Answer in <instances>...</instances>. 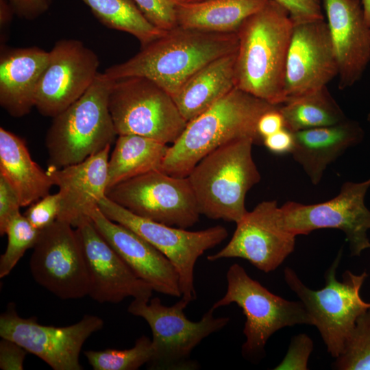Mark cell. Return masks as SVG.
<instances>
[{
  "label": "cell",
  "mask_w": 370,
  "mask_h": 370,
  "mask_svg": "<svg viewBox=\"0 0 370 370\" xmlns=\"http://www.w3.org/2000/svg\"><path fill=\"white\" fill-rule=\"evenodd\" d=\"M236 33H214L177 26L166 31L127 61L104 73L112 80L147 77L173 97L199 69L220 57L237 51Z\"/></svg>",
  "instance_id": "6da1fadb"
},
{
  "label": "cell",
  "mask_w": 370,
  "mask_h": 370,
  "mask_svg": "<svg viewBox=\"0 0 370 370\" xmlns=\"http://www.w3.org/2000/svg\"><path fill=\"white\" fill-rule=\"evenodd\" d=\"M294 23L288 12L269 0L236 34V87L271 104L286 100L285 72Z\"/></svg>",
  "instance_id": "7a4b0ae2"
},
{
  "label": "cell",
  "mask_w": 370,
  "mask_h": 370,
  "mask_svg": "<svg viewBox=\"0 0 370 370\" xmlns=\"http://www.w3.org/2000/svg\"><path fill=\"white\" fill-rule=\"evenodd\" d=\"M277 106L237 87L205 112L187 123L169 147L160 170L177 177H186L207 154L235 140L251 138L262 143L257 131L260 116Z\"/></svg>",
  "instance_id": "3957f363"
},
{
  "label": "cell",
  "mask_w": 370,
  "mask_h": 370,
  "mask_svg": "<svg viewBox=\"0 0 370 370\" xmlns=\"http://www.w3.org/2000/svg\"><path fill=\"white\" fill-rule=\"evenodd\" d=\"M251 138L226 143L205 156L186 176L201 214L238 223L247 212V192L261 179L253 159Z\"/></svg>",
  "instance_id": "277c9868"
},
{
  "label": "cell",
  "mask_w": 370,
  "mask_h": 370,
  "mask_svg": "<svg viewBox=\"0 0 370 370\" xmlns=\"http://www.w3.org/2000/svg\"><path fill=\"white\" fill-rule=\"evenodd\" d=\"M113 83L98 73L79 99L52 118L45 138L51 165L79 163L114 141L118 135L108 108Z\"/></svg>",
  "instance_id": "5b68a950"
},
{
  "label": "cell",
  "mask_w": 370,
  "mask_h": 370,
  "mask_svg": "<svg viewBox=\"0 0 370 370\" xmlns=\"http://www.w3.org/2000/svg\"><path fill=\"white\" fill-rule=\"evenodd\" d=\"M342 251L325 273V285L319 290L306 286L290 267L284 270L288 286L299 298L310 314L312 325L319 330L328 352L338 358L344 351L358 317L370 308V302L364 301L360 294L368 274H355L350 271L336 278V269Z\"/></svg>",
  "instance_id": "8992f818"
},
{
  "label": "cell",
  "mask_w": 370,
  "mask_h": 370,
  "mask_svg": "<svg viewBox=\"0 0 370 370\" xmlns=\"http://www.w3.org/2000/svg\"><path fill=\"white\" fill-rule=\"evenodd\" d=\"M189 303L182 297L167 306L158 297L134 299L128 312L144 319L152 333L153 357L151 369H195L197 363L190 359L194 348L203 339L223 329L230 321L227 317H215L212 307L198 321L189 320L184 309Z\"/></svg>",
  "instance_id": "52a82bcc"
},
{
  "label": "cell",
  "mask_w": 370,
  "mask_h": 370,
  "mask_svg": "<svg viewBox=\"0 0 370 370\" xmlns=\"http://www.w3.org/2000/svg\"><path fill=\"white\" fill-rule=\"evenodd\" d=\"M227 290L212 306L214 310L235 303L246 317L242 346L244 357L264 356V347L276 331L295 325H312V319L301 301H288L270 292L251 278L238 264H232L226 274Z\"/></svg>",
  "instance_id": "ba28073f"
},
{
  "label": "cell",
  "mask_w": 370,
  "mask_h": 370,
  "mask_svg": "<svg viewBox=\"0 0 370 370\" xmlns=\"http://www.w3.org/2000/svg\"><path fill=\"white\" fill-rule=\"evenodd\" d=\"M108 108L118 136L135 134L173 144L188 123L172 96L144 77L114 80Z\"/></svg>",
  "instance_id": "9c48e42d"
},
{
  "label": "cell",
  "mask_w": 370,
  "mask_h": 370,
  "mask_svg": "<svg viewBox=\"0 0 370 370\" xmlns=\"http://www.w3.org/2000/svg\"><path fill=\"white\" fill-rule=\"evenodd\" d=\"M99 208L109 219L130 229L163 254L178 273L182 297L188 303L196 299L195 264L206 251L227 237L225 227L216 225L189 231L170 226L137 216L106 196L99 201Z\"/></svg>",
  "instance_id": "30bf717a"
},
{
  "label": "cell",
  "mask_w": 370,
  "mask_h": 370,
  "mask_svg": "<svg viewBox=\"0 0 370 370\" xmlns=\"http://www.w3.org/2000/svg\"><path fill=\"white\" fill-rule=\"evenodd\" d=\"M369 187L370 178L362 182H347L328 201L314 204L288 201L279 207L280 223L295 236L322 228L340 230L345 234L351 256H360L370 248V210L365 204Z\"/></svg>",
  "instance_id": "8fae6325"
},
{
  "label": "cell",
  "mask_w": 370,
  "mask_h": 370,
  "mask_svg": "<svg viewBox=\"0 0 370 370\" xmlns=\"http://www.w3.org/2000/svg\"><path fill=\"white\" fill-rule=\"evenodd\" d=\"M106 196L133 214L170 226L187 229L201 212L187 177L152 171L107 189Z\"/></svg>",
  "instance_id": "7c38bea8"
},
{
  "label": "cell",
  "mask_w": 370,
  "mask_h": 370,
  "mask_svg": "<svg viewBox=\"0 0 370 370\" xmlns=\"http://www.w3.org/2000/svg\"><path fill=\"white\" fill-rule=\"evenodd\" d=\"M103 319L86 314L66 327L44 325L36 317L19 316L14 303L0 317V336L13 341L54 370H82L79 354L86 339L103 326Z\"/></svg>",
  "instance_id": "4fadbf2b"
},
{
  "label": "cell",
  "mask_w": 370,
  "mask_h": 370,
  "mask_svg": "<svg viewBox=\"0 0 370 370\" xmlns=\"http://www.w3.org/2000/svg\"><path fill=\"white\" fill-rule=\"evenodd\" d=\"M73 227L56 220L41 230L29 261L35 281L62 299H79L88 293L84 254Z\"/></svg>",
  "instance_id": "5bb4252c"
},
{
  "label": "cell",
  "mask_w": 370,
  "mask_h": 370,
  "mask_svg": "<svg viewBox=\"0 0 370 370\" xmlns=\"http://www.w3.org/2000/svg\"><path fill=\"white\" fill-rule=\"evenodd\" d=\"M99 65L97 53L82 41H57L37 86L35 108L45 116L55 117L86 92Z\"/></svg>",
  "instance_id": "9a60e30c"
},
{
  "label": "cell",
  "mask_w": 370,
  "mask_h": 370,
  "mask_svg": "<svg viewBox=\"0 0 370 370\" xmlns=\"http://www.w3.org/2000/svg\"><path fill=\"white\" fill-rule=\"evenodd\" d=\"M236 224L229 243L208 256L209 261L239 258L269 273L280 267L295 249L296 236L281 226L275 200L259 203Z\"/></svg>",
  "instance_id": "2e32d148"
},
{
  "label": "cell",
  "mask_w": 370,
  "mask_h": 370,
  "mask_svg": "<svg viewBox=\"0 0 370 370\" xmlns=\"http://www.w3.org/2000/svg\"><path fill=\"white\" fill-rule=\"evenodd\" d=\"M88 278V293L99 303L117 304L127 297L150 299L153 289L138 278L101 235L90 218L75 227Z\"/></svg>",
  "instance_id": "e0dca14e"
},
{
  "label": "cell",
  "mask_w": 370,
  "mask_h": 370,
  "mask_svg": "<svg viewBox=\"0 0 370 370\" xmlns=\"http://www.w3.org/2000/svg\"><path fill=\"white\" fill-rule=\"evenodd\" d=\"M336 76V58L324 18L294 25L286 64V99L327 86Z\"/></svg>",
  "instance_id": "ac0fdd59"
},
{
  "label": "cell",
  "mask_w": 370,
  "mask_h": 370,
  "mask_svg": "<svg viewBox=\"0 0 370 370\" xmlns=\"http://www.w3.org/2000/svg\"><path fill=\"white\" fill-rule=\"evenodd\" d=\"M89 218L134 274L153 291L182 297L178 273L163 254L130 229L109 219L99 207L90 212Z\"/></svg>",
  "instance_id": "d6986e66"
},
{
  "label": "cell",
  "mask_w": 370,
  "mask_h": 370,
  "mask_svg": "<svg viewBox=\"0 0 370 370\" xmlns=\"http://www.w3.org/2000/svg\"><path fill=\"white\" fill-rule=\"evenodd\" d=\"M338 64V88L353 86L370 61V27L360 0H322Z\"/></svg>",
  "instance_id": "ffe728a7"
},
{
  "label": "cell",
  "mask_w": 370,
  "mask_h": 370,
  "mask_svg": "<svg viewBox=\"0 0 370 370\" xmlns=\"http://www.w3.org/2000/svg\"><path fill=\"white\" fill-rule=\"evenodd\" d=\"M110 146L84 160L63 167L49 165L46 171L60 197L57 220L76 227L99 207L108 189V164Z\"/></svg>",
  "instance_id": "44dd1931"
},
{
  "label": "cell",
  "mask_w": 370,
  "mask_h": 370,
  "mask_svg": "<svg viewBox=\"0 0 370 370\" xmlns=\"http://www.w3.org/2000/svg\"><path fill=\"white\" fill-rule=\"evenodd\" d=\"M49 59V51L36 46H1L0 105L10 116H24L35 107L37 86Z\"/></svg>",
  "instance_id": "7402d4cb"
},
{
  "label": "cell",
  "mask_w": 370,
  "mask_h": 370,
  "mask_svg": "<svg viewBox=\"0 0 370 370\" xmlns=\"http://www.w3.org/2000/svg\"><path fill=\"white\" fill-rule=\"evenodd\" d=\"M291 153L314 185L318 184L327 167L347 149L362 142L364 132L360 124L346 120L330 126L293 132Z\"/></svg>",
  "instance_id": "603a6c76"
},
{
  "label": "cell",
  "mask_w": 370,
  "mask_h": 370,
  "mask_svg": "<svg viewBox=\"0 0 370 370\" xmlns=\"http://www.w3.org/2000/svg\"><path fill=\"white\" fill-rule=\"evenodd\" d=\"M0 176L12 187L21 207L29 206L49 194L53 183L35 162L25 142L0 128Z\"/></svg>",
  "instance_id": "cb8c5ba5"
},
{
  "label": "cell",
  "mask_w": 370,
  "mask_h": 370,
  "mask_svg": "<svg viewBox=\"0 0 370 370\" xmlns=\"http://www.w3.org/2000/svg\"><path fill=\"white\" fill-rule=\"evenodd\" d=\"M236 53L220 57L201 67L173 97L187 122L205 112L236 87Z\"/></svg>",
  "instance_id": "d4e9b609"
},
{
  "label": "cell",
  "mask_w": 370,
  "mask_h": 370,
  "mask_svg": "<svg viewBox=\"0 0 370 370\" xmlns=\"http://www.w3.org/2000/svg\"><path fill=\"white\" fill-rule=\"evenodd\" d=\"M269 0H204L175 4L177 25L214 33H236Z\"/></svg>",
  "instance_id": "484cf974"
},
{
  "label": "cell",
  "mask_w": 370,
  "mask_h": 370,
  "mask_svg": "<svg viewBox=\"0 0 370 370\" xmlns=\"http://www.w3.org/2000/svg\"><path fill=\"white\" fill-rule=\"evenodd\" d=\"M169 146L147 137L119 135L108 164V188L119 183L160 170Z\"/></svg>",
  "instance_id": "4316f807"
},
{
  "label": "cell",
  "mask_w": 370,
  "mask_h": 370,
  "mask_svg": "<svg viewBox=\"0 0 370 370\" xmlns=\"http://www.w3.org/2000/svg\"><path fill=\"white\" fill-rule=\"evenodd\" d=\"M280 110L285 127L293 132L333 125L347 119L327 86L286 99Z\"/></svg>",
  "instance_id": "83f0119b"
},
{
  "label": "cell",
  "mask_w": 370,
  "mask_h": 370,
  "mask_svg": "<svg viewBox=\"0 0 370 370\" xmlns=\"http://www.w3.org/2000/svg\"><path fill=\"white\" fill-rule=\"evenodd\" d=\"M81 1L102 25L132 34L139 40L141 47L166 32L151 23L132 0Z\"/></svg>",
  "instance_id": "f1b7e54d"
},
{
  "label": "cell",
  "mask_w": 370,
  "mask_h": 370,
  "mask_svg": "<svg viewBox=\"0 0 370 370\" xmlns=\"http://www.w3.org/2000/svg\"><path fill=\"white\" fill-rule=\"evenodd\" d=\"M153 354L151 340L145 335L138 338L130 349L84 352L94 370H136L149 363Z\"/></svg>",
  "instance_id": "f546056e"
},
{
  "label": "cell",
  "mask_w": 370,
  "mask_h": 370,
  "mask_svg": "<svg viewBox=\"0 0 370 370\" xmlns=\"http://www.w3.org/2000/svg\"><path fill=\"white\" fill-rule=\"evenodd\" d=\"M332 368L339 370H370V308L360 314L343 353Z\"/></svg>",
  "instance_id": "4dcf8cb0"
},
{
  "label": "cell",
  "mask_w": 370,
  "mask_h": 370,
  "mask_svg": "<svg viewBox=\"0 0 370 370\" xmlns=\"http://www.w3.org/2000/svg\"><path fill=\"white\" fill-rule=\"evenodd\" d=\"M40 231L34 227L21 213L9 222L5 234L8 245L0 257V278L8 275L25 251L34 247Z\"/></svg>",
  "instance_id": "1f68e13d"
},
{
  "label": "cell",
  "mask_w": 370,
  "mask_h": 370,
  "mask_svg": "<svg viewBox=\"0 0 370 370\" xmlns=\"http://www.w3.org/2000/svg\"><path fill=\"white\" fill-rule=\"evenodd\" d=\"M156 27L168 31L177 27L175 3L171 0H132Z\"/></svg>",
  "instance_id": "d6a6232c"
},
{
  "label": "cell",
  "mask_w": 370,
  "mask_h": 370,
  "mask_svg": "<svg viewBox=\"0 0 370 370\" xmlns=\"http://www.w3.org/2000/svg\"><path fill=\"white\" fill-rule=\"evenodd\" d=\"M60 206L59 193L48 194L29 206L23 215L34 227L41 231L58 219Z\"/></svg>",
  "instance_id": "836d02e7"
},
{
  "label": "cell",
  "mask_w": 370,
  "mask_h": 370,
  "mask_svg": "<svg viewBox=\"0 0 370 370\" xmlns=\"http://www.w3.org/2000/svg\"><path fill=\"white\" fill-rule=\"evenodd\" d=\"M312 349V340L307 334H299L295 336L291 340L286 356L274 369H308V360Z\"/></svg>",
  "instance_id": "e575fe53"
},
{
  "label": "cell",
  "mask_w": 370,
  "mask_h": 370,
  "mask_svg": "<svg viewBox=\"0 0 370 370\" xmlns=\"http://www.w3.org/2000/svg\"><path fill=\"white\" fill-rule=\"evenodd\" d=\"M287 10L294 25L323 19L321 0H273Z\"/></svg>",
  "instance_id": "d590c367"
},
{
  "label": "cell",
  "mask_w": 370,
  "mask_h": 370,
  "mask_svg": "<svg viewBox=\"0 0 370 370\" xmlns=\"http://www.w3.org/2000/svg\"><path fill=\"white\" fill-rule=\"evenodd\" d=\"M17 195L9 184L0 176V234L5 235L9 222L20 214Z\"/></svg>",
  "instance_id": "8d00e7d4"
},
{
  "label": "cell",
  "mask_w": 370,
  "mask_h": 370,
  "mask_svg": "<svg viewBox=\"0 0 370 370\" xmlns=\"http://www.w3.org/2000/svg\"><path fill=\"white\" fill-rule=\"evenodd\" d=\"M27 351L17 343L1 338L0 341V369L23 370Z\"/></svg>",
  "instance_id": "74e56055"
},
{
  "label": "cell",
  "mask_w": 370,
  "mask_h": 370,
  "mask_svg": "<svg viewBox=\"0 0 370 370\" xmlns=\"http://www.w3.org/2000/svg\"><path fill=\"white\" fill-rule=\"evenodd\" d=\"M15 15L33 21L45 14L51 7L53 0H8Z\"/></svg>",
  "instance_id": "f35d334b"
},
{
  "label": "cell",
  "mask_w": 370,
  "mask_h": 370,
  "mask_svg": "<svg viewBox=\"0 0 370 370\" xmlns=\"http://www.w3.org/2000/svg\"><path fill=\"white\" fill-rule=\"evenodd\" d=\"M277 106L265 112L259 118L257 123L258 133L263 138L285 127L284 116Z\"/></svg>",
  "instance_id": "ab89813d"
},
{
  "label": "cell",
  "mask_w": 370,
  "mask_h": 370,
  "mask_svg": "<svg viewBox=\"0 0 370 370\" xmlns=\"http://www.w3.org/2000/svg\"><path fill=\"white\" fill-rule=\"evenodd\" d=\"M263 145L277 155L291 153L294 145V134L286 127L263 138Z\"/></svg>",
  "instance_id": "60d3db41"
},
{
  "label": "cell",
  "mask_w": 370,
  "mask_h": 370,
  "mask_svg": "<svg viewBox=\"0 0 370 370\" xmlns=\"http://www.w3.org/2000/svg\"><path fill=\"white\" fill-rule=\"evenodd\" d=\"M14 15H15L14 12L8 1L0 0V27L1 32H3L1 38L3 37V41L5 36V32L10 25Z\"/></svg>",
  "instance_id": "b9f144b4"
},
{
  "label": "cell",
  "mask_w": 370,
  "mask_h": 370,
  "mask_svg": "<svg viewBox=\"0 0 370 370\" xmlns=\"http://www.w3.org/2000/svg\"><path fill=\"white\" fill-rule=\"evenodd\" d=\"M361 3L365 21L370 27V0H361Z\"/></svg>",
  "instance_id": "7bdbcfd3"
},
{
  "label": "cell",
  "mask_w": 370,
  "mask_h": 370,
  "mask_svg": "<svg viewBox=\"0 0 370 370\" xmlns=\"http://www.w3.org/2000/svg\"><path fill=\"white\" fill-rule=\"evenodd\" d=\"M174 3H197L200 1H203L204 0H171Z\"/></svg>",
  "instance_id": "ee69618b"
},
{
  "label": "cell",
  "mask_w": 370,
  "mask_h": 370,
  "mask_svg": "<svg viewBox=\"0 0 370 370\" xmlns=\"http://www.w3.org/2000/svg\"><path fill=\"white\" fill-rule=\"evenodd\" d=\"M367 120L370 122V112L367 115Z\"/></svg>",
  "instance_id": "f6af8a7d"
}]
</instances>
